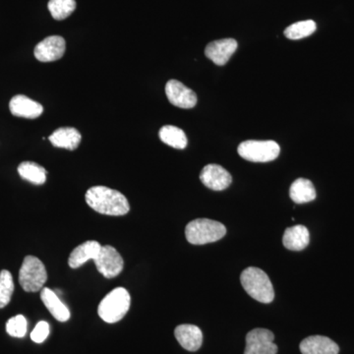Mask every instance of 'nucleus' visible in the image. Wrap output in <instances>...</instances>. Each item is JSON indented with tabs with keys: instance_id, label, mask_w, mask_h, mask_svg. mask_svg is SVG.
<instances>
[{
	"instance_id": "4be33fe9",
	"label": "nucleus",
	"mask_w": 354,
	"mask_h": 354,
	"mask_svg": "<svg viewBox=\"0 0 354 354\" xmlns=\"http://www.w3.org/2000/svg\"><path fill=\"white\" fill-rule=\"evenodd\" d=\"M18 174L25 180L35 185H41L46 181V172L41 165L32 162H21L18 167Z\"/></svg>"
},
{
	"instance_id": "f8f14e48",
	"label": "nucleus",
	"mask_w": 354,
	"mask_h": 354,
	"mask_svg": "<svg viewBox=\"0 0 354 354\" xmlns=\"http://www.w3.org/2000/svg\"><path fill=\"white\" fill-rule=\"evenodd\" d=\"M237 41L234 39H223L212 41L206 46L205 55L214 64L223 66L227 64L228 60L237 50Z\"/></svg>"
},
{
	"instance_id": "f3484780",
	"label": "nucleus",
	"mask_w": 354,
	"mask_h": 354,
	"mask_svg": "<svg viewBox=\"0 0 354 354\" xmlns=\"http://www.w3.org/2000/svg\"><path fill=\"white\" fill-rule=\"evenodd\" d=\"M81 139H82V136H81L80 132L73 127L58 128L48 137V140L53 146L70 151L78 148Z\"/></svg>"
},
{
	"instance_id": "0eeeda50",
	"label": "nucleus",
	"mask_w": 354,
	"mask_h": 354,
	"mask_svg": "<svg viewBox=\"0 0 354 354\" xmlns=\"http://www.w3.org/2000/svg\"><path fill=\"white\" fill-rule=\"evenodd\" d=\"M94 262L97 271L106 279L115 278L124 267L120 254L114 247L109 245L102 246Z\"/></svg>"
},
{
	"instance_id": "7ed1b4c3",
	"label": "nucleus",
	"mask_w": 354,
	"mask_h": 354,
	"mask_svg": "<svg viewBox=\"0 0 354 354\" xmlns=\"http://www.w3.org/2000/svg\"><path fill=\"white\" fill-rule=\"evenodd\" d=\"M227 234V228L218 221L209 218H197L190 221L185 228L187 241L194 245H204L223 239Z\"/></svg>"
},
{
	"instance_id": "9d476101",
	"label": "nucleus",
	"mask_w": 354,
	"mask_h": 354,
	"mask_svg": "<svg viewBox=\"0 0 354 354\" xmlns=\"http://www.w3.org/2000/svg\"><path fill=\"white\" fill-rule=\"evenodd\" d=\"M66 43L60 36H50L43 39L35 48V57L41 62H57L64 55Z\"/></svg>"
},
{
	"instance_id": "20e7f679",
	"label": "nucleus",
	"mask_w": 354,
	"mask_h": 354,
	"mask_svg": "<svg viewBox=\"0 0 354 354\" xmlns=\"http://www.w3.org/2000/svg\"><path fill=\"white\" fill-rule=\"evenodd\" d=\"M130 304L131 297L125 288H114L102 300L97 313L104 322L118 323L127 315Z\"/></svg>"
},
{
	"instance_id": "393cba45",
	"label": "nucleus",
	"mask_w": 354,
	"mask_h": 354,
	"mask_svg": "<svg viewBox=\"0 0 354 354\" xmlns=\"http://www.w3.org/2000/svg\"><path fill=\"white\" fill-rule=\"evenodd\" d=\"M14 292L12 274L7 270L0 272V308L7 306Z\"/></svg>"
},
{
	"instance_id": "39448f33",
	"label": "nucleus",
	"mask_w": 354,
	"mask_h": 354,
	"mask_svg": "<svg viewBox=\"0 0 354 354\" xmlns=\"http://www.w3.org/2000/svg\"><path fill=\"white\" fill-rule=\"evenodd\" d=\"M48 281V272L44 263L35 256H27L19 272V283L27 292L43 290Z\"/></svg>"
},
{
	"instance_id": "b1692460",
	"label": "nucleus",
	"mask_w": 354,
	"mask_h": 354,
	"mask_svg": "<svg viewBox=\"0 0 354 354\" xmlns=\"http://www.w3.org/2000/svg\"><path fill=\"white\" fill-rule=\"evenodd\" d=\"M316 23L313 20L299 21L285 30V36L290 39H300L311 36L316 31Z\"/></svg>"
},
{
	"instance_id": "a211bd4d",
	"label": "nucleus",
	"mask_w": 354,
	"mask_h": 354,
	"mask_svg": "<svg viewBox=\"0 0 354 354\" xmlns=\"http://www.w3.org/2000/svg\"><path fill=\"white\" fill-rule=\"evenodd\" d=\"M309 232L304 225H298L286 228L283 236V243L291 251H301L308 246Z\"/></svg>"
},
{
	"instance_id": "4468645a",
	"label": "nucleus",
	"mask_w": 354,
	"mask_h": 354,
	"mask_svg": "<svg viewBox=\"0 0 354 354\" xmlns=\"http://www.w3.org/2000/svg\"><path fill=\"white\" fill-rule=\"evenodd\" d=\"M302 354H339V348L332 339L323 335H312L300 344Z\"/></svg>"
},
{
	"instance_id": "412c9836",
	"label": "nucleus",
	"mask_w": 354,
	"mask_h": 354,
	"mask_svg": "<svg viewBox=\"0 0 354 354\" xmlns=\"http://www.w3.org/2000/svg\"><path fill=\"white\" fill-rule=\"evenodd\" d=\"M158 136L162 142L172 148L183 150L187 146L188 140L185 133L180 128L174 125H165L164 127L160 128Z\"/></svg>"
},
{
	"instance_id": "f03ea898",
	"label": "nucleus",
	"mask_w": 354,
	"mask_h": 354,
	"mask_svg": "<svg viewBox=\"0 0 354 354\" xmlns=\"http://www.w3.org/2000/svg\"><path fill=\"white\" fill-rule=\"evenodd\" d=\"M241 285L253 299L261 304H271L274 290L271 279L259 268L249 267L241 272Z\"/></svg>"
},
{
	"instance_id": "2eb2a0df",
	"label": "nucleus",
	"mask_w": 354,
	"mask_h": 354,
	"mask_svg": "<svg viewBox=\"0 0 354 354\" xmlns=\"http://www.w3.org/2000/svg\"><path fill=\"white\" fill-rule=\"evenodd\" d=\"M177 342L186 351H197L201 348L203 344L202 330L194 325H179L174 330Z\"/></svg>"
},
{
	"instance_id": "bb28decb",
	"label": "nucleus",
	"mask_w": 354,
	"mask_h": 354,
	"mask_svg": "<svg viewBox=\"0 0 354 354\" xmlns=\"http://www.w3.org/2000/svg\"><path fill=\"white\" fill-rule=\"evenodd\" d=\"M50 335V325L48 323L41 321L37 324L35 329L31 333V339L32 342H37V344H41L46 341V337Z\"/></svg>"
},
{
	"instance_id": "5701e85b",
	"label": "nucleus",
	"mask_w": 354,
	"mask_h": 354,
	"mask_svg": "<svg viewBox=\"0 0 354 354\" xmlns=\"http://www.w3.org/2000/svg\"><path fill=\"white\" fill-rule=\"evenodd\" d=\"M48 7L53 19L64 20L75 10L76 1L75 0H50Z\"/></svg>"
},
{
	"instance_id": "f257e3e1",
	"label": "nucleus",
	"mask_w": 354,
	"mask_h": 354,
	"mask_svg": "<svg viewBox=\"0 0 354 354\" xmlns=\"http://www.w3.org/2000/svg\"><path fill=\"white\" fill-rule=\"evenodd\" d=\"M85 199L91 208L102 215L124 216L130 209L129 202L122 193L106 186L91 187Z\"/></svg>"
},
{
	"instance_id": "1a4fd4ad",
	"label": "nucleus",
	"mask_w": 354,
	"mask_h": 354,
	"mask_svg": "<svg viewBox=\"0 0 354 354\" xmlns=\"http://www.w3.org/2000/svg\"><path fill=\"white\" fill-rule=\"evenodd\" d=\"M165 94L169 102L177 108L192 109L197 104L196 94L177 80H169L167 83Z\"/></svg>"
},
{
	"instance_id": "ddd939ff",
	"label": "nucleus",
	"mask_w": 354,
	"mask_h": 354,
	"mask_svg": "<svg viewBox=\"0 0 354 354\" xmlns=\"http://www.w3.org/2000/svg\"><path fill=\"white\" fill-rule=\"evenodd\" d=\"M9 109L14 116L35 120L43 113L44 108L39 102L32 101L24 95H17L9 102Z\"/></svg>"
},
{
	"instance_id": "6ab92c4d",
	"label": "nucleus",
	"mask_w": 354,
	"mask_h": 354,
	"mask_svg": "<svg viewBox=\"0 0 354 354\" xmlns=\"http://www.w3.org/2000/svg\"><path fill=\"white\" fill-rule=\"evenodd\" d=\"M41 299L44 302V306L50 312L51 315L55 317L57 321L66 322L69 320V310L58 297L57 292L51 290L50 288H44L41 291Z\"/></svg>"
},
{
	"instance_id": "a878e982",
	"label": "nucleus",
	"mask_w": 354,
	"mask_h": 354,
	"mask_svg": "<svg viewBox=\"0 0 354 354\" xmlns=\"http://www.w3.org/2000/svg\"><path fill=\"white\" fill-rule=\"evenodd\" d=\"M27 320L23 315L12 317L6 323L7 333L14 337H24L27 333Z\"/></svg>"
},
{
	"instance_id": "9b49d317",
	"label": "nucleus",
	"mask_w": 354,
	"mask_h": 354,
	"mask_svg": "<svg viewBox=\"0 0 354 354\" xmlns=\"http://www.w3.org/2000/svg\"><path fill=\"white\" fill-rule=\"evenodd\" d=\"M200 179L205 186L215 191L227 189L232 181L230 172L218 165H206L200 174Z\"/></svg>"
},
{
	"instance_id": "423d86ee",
	"label": "nucleus",
	"mask_w": 354,
	"mask_h": 354,
	"mask_svg": "<svg viewBox=\"0 0 354 354\" xmlns=\"http://www.w3.org/2000/svg\"><path fill=\"white\" fill-rule=\"evenodd\" d=\"M239 153L244 160L253 162H268L279 157L281 148L274 141L248 140L239 146Z\"/></svg>"
},
{
	"instance_id": "dca6fc26",
	"label": "nucleus",
	"mask_w": 354,
	"mask_h": 354,
	"mask_svg": "<svg viewBox=\"0 0 354 354\" xmlns=\"http://www.w3.org/2000/svg\"><path fill=\"white\" fill-rule=\"evenodd\" d=\"M102 245L97 241H90L84 242L78 247H76L72 253L70 254L68 265L72 269H77L85 264L90 260H95L99 255Z\"/></svg>"
},
{
	"instance_id": "6e6552de",
	"label": "nucleus",
	"mask_w": 354,
	"mask_h": 354,
	"mask_svg": "<svg viewBox=\"0 0 354 354\" xmlns=\"http://www.w3.org/2000/svg\"><path fill=\"white\" fill-rule=\"evenodd\" d=\"M274 335L267 329H254L246 335L244 354H277L278 346L274 342Z\"/></svg>"
},
{
	"instance_id": "aec40b11",
	"label": "nucleus",
	"mask_w": 354,
	"mask_h": 354,
	"mask_svg": "<svg viewBox=\"0 0 354 354\" xmlns=\"http://www.w3.org/2000/svg\"><path fill=\"white\" fill-rule=\"evenodd\" d=\"M290 196L295 204H304L316 199V190L308 179L298 178L291 184Z\"/></svg>"
}]
</instances>
